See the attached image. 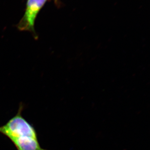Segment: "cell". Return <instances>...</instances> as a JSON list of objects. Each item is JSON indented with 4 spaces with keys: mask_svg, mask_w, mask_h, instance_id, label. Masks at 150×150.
<instances>
[{
    "mask_svg": "<svg viewBox=\"0 0 150 150\" xmlns=\"http://www.w3.org/2000/svg\"><path fill=\"white\" fill-rule=\"evenodd\" d=\"M23 108V104L21 103L16 115L0 127V134L4 135L11 141L26 137L38 139L37 132L34 126L22 115Z\"/></svg>",
    "mask_w": 150,
    "mask_h": 150,
    "instance_id": "obj_1",
    "label": "cell"
},
{
    "mask_svg": "<svg viewBox=\"0 0 150 150\" xmlns=\"http://www.w3.org/2000/svg\"><path fill=\"white\" fill-rule=\"evenodd\" d=\"M47 0H28L24 15L17 25L21 31L31 32L35 39L38 35L35 31L34 25L38 14Z\"/></svg>",
    "mask_w": 150,
    "mask_h": 150,
    "instance_id": "obj_2",
    "label": "cell"
},
{
    "mask_svg": "<svg viewBox=\"0 0 150 150\" xmlns=\"http://www.w3.org/2000/svg\"><path fill=\"white\" fill-rule=\"evenodd\" d=\"M11 141L18 150H47L41 147L38 139L26 137L14 139Z\"/></svg>",
    "mask_w": 150,
    "mask_h": 150,
    "instance_id": "obj_3",
    "label": "cell"
}]
</instances>
